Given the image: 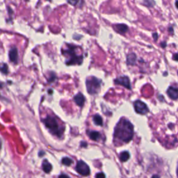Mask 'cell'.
<instances>
[{
  "label": "cell",
  "mask_w": 178,
  "mask_h": 178,
  "mask_svg": "<svg viewBox=\"0 0 178 178\" xmlns=\"http://www.w3.org/2000/svg\"><path fill=\"white\" fill-rule=\"evenodd\" d=\"M114 137L116 139L128 143L132 139L134 136V127L128 120L121 119L117 124L114 130Z\"/></svg>",
  "instance_id": "1"
},
{
  "label": "cell",
  "mask_w": 178,
  "mask_h": 178,
  "mask_svg": "<svg viewBox=\"0 0 178 178\" xmlns=\"http://www.w3.org/2000/svg\"><path fill=\"white\" fill-rule=\"evenodd\" d=\"M77 47L73 45H67V48L62 51L63 55L68 57L67 65H81L83 61V56L77 53Z\"/></svg>",
  "instance_id": "2"
},
{
  "label": "cell",
  "mask_w": 178,
  "mask_h": 178,
  "mask_svg": "<svg viewBox=\"0 0 178 178\" xmlns=\"http://www.w3.org/2000/svg\"><path fill=\"white\" fill-rule=\"evenodd\" d=\"M44 123L47 128L52 132L54 135H57L58 136H61L63 133V131L59 127V125L57 122V119L54 117L48 116L44 120Z\"/></svg>",
  "instance_id": "3"
},
{
  "label": "cell",
  "mask_w": 178,
  "mask_h": 178,
  "mask_svg": "<svg viewBox=\"0 0 178 178\" xmlns=\"http://www.w3.org/2000/svg\"><path fill=\"white\" fill-rule=\"evenodd\" d=\"M88 93L91 95H95L100 89L101 80L95 77H90L86 81Z\"/></svg>",
  "instance_id": "4"
},
{
  "label": "cell",
  "mask_w": 178,
  "mask_h": 178,
  "mask_svg": "<svg viewBox=\"0 0 178 178\" xmlns=\"http://www.w3.org/2000/svg\"><path fill=\"white\" fill-rule=\"evenodd\" d=\"M75 169L78 173L83 176H88L90 174L89 166L83 161H79L77 162Z\"/></svg>",
  "instance_id": "5"
},
{
  "label": "cell",
  "mask_w": 178,
  "mask_h": 178,
  "mask_svg": "<svg viewBox=\"0 0 178 178\" xmlns=\"http://www.w3.org/2000/svg\"><path fill=\"white\" fill-rule=\"evenodd\" d=\"M134 106L135 111L138 113H139V114L145 115L149 111L148 107H147V105L140 100L135 101Z\"/></svg>",
  "instance_id": "6"
},
{
  "label": "cell",
  "mask_w": 178,
  "mask_h": 178,
  "mask_svg": "<svg viewBox=\"0 0 178 178\" xmlns=\"http://www.w3.org/2000/svg\"><path fill=\"white\" fill-rule=\"evenodd\" d=\"M114 82L116 84L123 86L128 89L130 90L132 89L130 79H129V77H127V76H122V77H118L117 79H115Z\"/></svg>",
  "instance_id": "7"
},
{
  "label": "cell",
  "mask_w": 178,
  "mask_h": 178,
  "mask_svg": "<svg viewBox=\"0 0 178 178\" xmlns=\"http://www.w3.org/2000/svg\"><path fill=\"white\" fill-rule=\"evenodd\" d=\"M167 94L170 97L172 100L178 99V89L174 86H170L167 90Z\"/></svg>",
  "instance_id": "8"
},
{
  "label": "cell",
  "mask_w": 178,
  "mask_h": 178,
  "mask_svg": "<svg viewBox=\"0 0 178 178\" xmlns=\"http://www.w3.org/2000/svg\"><path fill=\"white\" fill-rule=\"evenodd\" d=\"M74 100L78 106L82 107L84 106V102H85V98L83 95V94H81V93H79L74 97Z\"/></svg>",
  "instance_id": "9"
},
{
  "label": "cell",
  "mask_w": 178,
  "mask_h": 178,
  "mask_svg": "<svg viewBox=\"0 0 178 178\" xmlns=\"http://www.w3.org/2000/svg\"><path fill=\"white\" fill-rule=\"evenodd\" d=\"M87 134L89 138L94 141H98L101 138V134L100 132L96 131H87Z\"/></svg>",
  "instance_id": "10"
},
{
  "label": "cell",
  "mask_w": 178,
  "mask_h": 178,
  "mask_svg": "<svg viewBox=\"0 0 178 178\" xmlns=\"http://www.w3.org/2000/svg\"><path fill=\"white\" fill-rule=\"evenodd\" d=\"M114 29L116 30L117 32L118 33H125L127 31H128V27L126 25H124V24H119V25H116L114 27H113Z\"/></svg>",
  "instance_id": "11"
},
{
  "label": "cell",
  "mask_w": 178,
  "mask_h": 178,
  "mask_svg": "<svg viewBox=\"0 0 178 178\" xmlns=\"http://www.w3.org/2000/svg\"><path fill=\"white\" fill-rule=\"evenodd\" d=\"M9 59L12 62L17 63L18 62V50L17 48H13L11 49V51L9 52Z\"/></svg>",
  "instance_id": "12"
},
{
  "label": "cell",
  "mask_w": 178,
  "mask_h": 178,
  "mask_svg": "<svg viewBox=\"0 0 178 178\" xmlns=\"http://www.w3.org/2000/svg\"><path fill=\"white\" fill-rule=\"evenodd\" d=\"M136 55L134 53L129 54L127 57V64L129 65H134L136 63Z\"/></svg>",
  "instance_id": "13"
},
{
  "label": "cell",
  "mask_w": 178,
  "mask_h": 178,
  "mask_svg": "<svg viewBox=\"0 0 178 178\" xmlns=\"http://www.w3.org/2000/svg\"><path fill=\"white\" fill-rule=\"evenodd\" d=\"M93 122L96 125H98V126H102L103 125V121H102V117L100 116L99 114H96L93 116Z\"/></svg>",
  "instance_id": "14"
},
{
  "label": "cell",
  "mask_w": 178,
  "mask_h": 178,
  "mask_svg": "<svg viewBox=\"0 0 178 178\" xmlns=\"http://www.w3.org/2000/svg\"><path fill=\"white\" fill-rule=\"evenodd\" d=\"M52 166L51 165L50 163H49L47 160H45L43 163V170L45 171L46 173H50L51 170H52Z\"/></svg>",
  "instance_id": "15"
},
{
  "label": "cell",
  "mask_w": 178,
  "mask_h": 178,
  "mask_svg": "<svg viewBox=\"0 0 178 178\" xmlns=\"http://www.w3.org/2000/svg\"><path fill=\"white\" fill-rule=\"evenodd\" d=\"M130 155L128 151L122 152L120 154V160L123 162H127V161L130 159Z\"/></svg>",
  "instance_id": "16"
},
{
  "label": "cell",
  "mask_w": 178,
  "mask_h": 178,
  "mask_svg": "<svg viewBox=\"0 0 178 178\" xmlns=\"http://www.w3.org/2000/svg\"><path fill=\"white\" fill-rule=\"evenodd\" d=\"M72 162H73V161L70 158H69V157H64V158H63L62 159V164H63V165L67 166H70L71 164H72Z\"/></svg>",
  "instance_id": "17"
},
{
  "label": "cell",
  "mask_w": 178,
  "mask_h": 178,
  "mask_svg": "<svg viewBox=\"0 0 178 178\" xmlns=\"http://www.w3.org/2000/svg\"><path fill=\"white\" fill-rule=\"evenodd\" d=\"M143 4L147 7H152L155 5V0H143Z\"/></svg>",
  "instance_id": "18"
},
{
  "label": "cell",
  "mask_w": 178,
  "mask_h": 178,
  "mask_svg": "<svg viewBox=\"0 0 178 178\" xmlns=\"http://www.w3.org/2000/svg\"><path fill=\"white\" fill-rule=\"evenodd\" d=\"M80 1H81V0H68V2L69 4L74 6H77V5L79 4Z\"/></svg>",
  "instance_id": "19"
},
{
  "label": "cell",
  "mask_w": 178,
  "mask_h": 178,
  "mask_svg": "<svg viewBox=\"0 0 178 178\" xmlns=\"http://www.w3.org/2000/svg\"><path fill=\"white\" fill-rule=\"evenodd\" d=\"M1 71L4 73H7L8 72V66L6 65H4L2 68H1Z\"/></svg>",
  "instance_id": "20"
},
{
  "label": "cell",
  "mask_w": 178,
  "mask_h": 178,
  "mask_svg": "<svg viewBox=\"0 0 178 178\" xmlns=\"http://www.w3.org/2000/svg\"><path fill=\"white\" fill-rule=\"evenodd\" d=\"M95 178H106L105 177V175L103 173H99L96 174Z\"/></svg>",
  "instance_id": "21"
},
{
  "label": "cell",
  "mask_w": 178,
  "mask_h": 178,
  "mask_svg": "<svg viewBox=\"0 0 178 178\" xmlns=\"http://www.w3.org/2000/svg\"><path fill=\"white\" fill-rule=\"evenodd\" d=\"M173 60L176 61H178V53L174 54L173 57Z\"/></svg>",
  "instance_id": "22"
},
{
  "label": "cell",
  "mask_w": 178,
  "mask_h": 178,
  "mask_svg": "<svg viewBox=\"0 0 178 178\" xmlns=\"http://www.w3.org/2000/svg\"><path fill=\"white\" fill-rule=\"evenodd\" d=\"M152 36H153L154 39H155V40L156 41V40H157V38H158L159 35H158V34H157V33H152Z\"/></svg>",
  "instance_id": "23"
},
{
  "label": "cell",
  "mask_w": 178,
  "mask_h": 178,
  "mask_svg": "<svg viewBox=\"0 0 178 178\" xmlns=\"http://www.w3.org/2000/svg\"><path fill=\"white\" fill-rule=\"evenodd\" d=\"M59 178H70L69 176H68L67 175H65V174H62L61 175H59Z\"/></svg>",
  "instance_id": "24"
},
{
  "label": "cell",
  "mask_w": 178,
  "mask_h": 178,
  "mask_svg": "<svg viewBox=\"0 0 178 178\" xmlns=\"http://www.w3.org/2000/svg\"><path fill=\"white\" fill-rule=\"evenodd\" d=\"M81 145L82 147H86V146H87V143H84V142H82V143H81Z\"/></svg>",
  "instance_id": "25"
},
{
  "label": "cell",
  "mask_w": 178,
  "mask_h": 178,
  "mask_svg": "<svg viewBox=\"0 0 178 178\" xmlns=\"http://www.w3.org/2000/svg\"><path fill=\"white\" fill-rule=\"evenodd\" d=\"M166 42H164V43H162V47L164 48V47H166Z\"/></svg>",
  "instance_id": "26"
},
{
  "label": "cell",
  "mask_w": 178,
  "mask_h": 178,
  "mask_svg": "<svg viewBox=\"0 0 178 178\" xmlns=\"http://www.w3.org/2000/svg\"><path fill=\"white\" fill-rule=\"evenodd\" d=\"M151 178H160L159 175H153Z\"/></svg>",
  "instance_id": "27"
},
{
  "label": "cell",
  "mask_w": 178,
  "mask_h": 178,
  "mask_svg": "<svg viewBox=\"0 0 178 178\" xmlns=\"http://www.w3.org/2000/svg\"><path fill=\"white\" fill-rule=\"evenodd\" d=\"M175 6H176V7H177V8L178 9V0L175 2Z\"/></svg>",
  "instance_id": "28"
},
{
  "label": "cell",
  "mask_w": 178,
  "mask_h": 178,
  "mask_svg": "<svg viewBox=\"0 0 178 178\" xmlns=\"http://www.w3.org/2000/svg\"><path fill=\"white\" fill-rule=\"evenodd\" d=\"M169 30H170V32H171V33H173V29H172V28H171V27H170V29H169Z\"/></svg>",
  "instance_id": "29"
},
{
  "label": "cell",
  "mask_w": 178,
  "mask_h": 178,
  "mask_svg": "<svg viewBox=\"0 0 178 178\" xmlns=\"http://www.w3.org/2000/svg\"><path fill=\"white\" fill-rule=\"evenodd\" d=\"M1 148V140H0V149Z\"/></svg>",
  "instance_id": "30"
},
{
  "label": "cell",
  "mask_w": 178,
  "mask_h": 178,
  "mask_svg": "<svg viewBox=\"0 0 178 178\" xmlns=\"http://www.w3.org/2000/svg\"><path fill=\"white\" fill-rule=\"evenodd\" d=\"M177 176H178V167H177Z\"/></svg>",
  "instance_id": "31"
},
{
  "label": "cell",
  "mask_w": 178,
  "mask_h": 178,
  "mask_svg": "<svg viewBox=\"0 0 178 178\" xmlns=\"http://www.w3.org/2000/svg\"><path fill=\"white\" fill-rule=\"evenodd\" d=\"M0 87H1V83H0Z\"/></svg>",
  "instance_id": "32"
}]
</instances>
